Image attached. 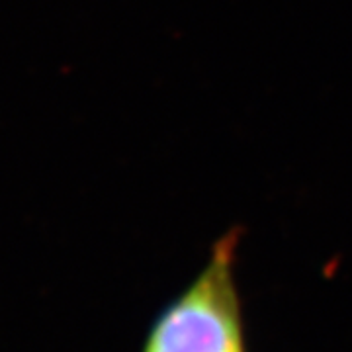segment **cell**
Here are the masks:
<instances>
[{"label": "cell", "instance_id": "6da1fadb", "mask_svg": "<svg viewBox=\"0 0 352 352\" xmlns=\"http://www.w3.org/2000/svg\"><path fill=\"white\" fill-rule=\"evenodd\" d=\"M239 229L212 249L198 278L157 317L141 352H247L233 264Z\"/></svg>", "mask_w": 352, "mask_h": 352}]
</instances>
